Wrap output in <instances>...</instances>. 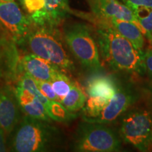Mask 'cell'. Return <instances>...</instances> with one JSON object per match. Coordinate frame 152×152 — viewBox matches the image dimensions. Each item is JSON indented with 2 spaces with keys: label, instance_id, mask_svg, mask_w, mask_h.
<instances>
[{
  "label": "cell",
  "instance_id": "6",
  "mask_svg": "<svg viewBox=\"0 0 152 152\" xmlns=\"http://www.w3.org/2000/svg\"><path fill=\"white\" fill-rule=\"evenodd\" d=\"M120 138L140 151H152V107L134 108L122 115Z\"/></svg>",
  "mask_w": 152,
  "mask_h": 152
},
{
  "label": "cell",
  "instance_id": "17",
  "mask_svg": "<svg viewBox=\"0 0 152 152\" xmlns=\"http://www.w3.org/2000/svg\"><path fill=\"white\" fill-rule=\"evenodd\" d=\"M46 110L51 119L58 122H68L76 117L75 113L68 111L58 101L50 100Z\"/></svg>",
  "mask_w": 152,
  "mask_h": 152
},
{
  "label": "cell",
  "instance_id": "4",
  "mask_svg": "<svg viewBox=\"0 0 152 152\" xmlns=\"http://www.w3.org/2000/svg\"><path fill=\"white\" fill-rule=\"evenodd\" d=\"M94 35V28L84 23H74L66 26L63 35L64 42L74 57L92 73L103 70Z\"/></svg>",
  "mask_w": 152,
  "mask_h": 152
},
{
  "label": "cell",
  "instance_id": "14",
  "mask_svg": "<svg viewBox=\"0 0 152 152\" xmlns=\"http://www.w3.org/2000/svg\"><path fill=\"white\" fill-rule=\"evenodd\" d=\"M120 83L113 75L101 72L93 73L87 80L86 92L89 96L111 99L119 88Z\"/></svg>",
  "mask_w": 152,
  "mask_h": 152
},
{
  "label": "cell",
  "instance_id": "25",
  "mask_svg": "<svg viewBox=\"0 0 152 152\" xmlns=\"http://www.w3.org/2000/svg\"><path fill=\"white\" fill-rule=\"evenodd\" d=\"M144 61L146 73L152 80V47L147 48L144 52Z\"/></svg>",
  "mask_w": 152,
  "mask_h": 152
},
{
  "label": "cell",
  "instance_id": "19",
  "mask_svg": "<svg viewBox=\"0 0 152 152\" xmlns=\"http://www.w3.org/2000/svg\"><path fill=\"white\" fill-rule=\"evenodd\" d=\"M142 28L149 36L147 40L152 47V8L139 7L132 10Z\"/></svg>",
  "mask_w": 152,
  "mask_h": 152
},
{
  "label": "cell",
  "instance_id": "22",
  "mask_svg": "<svg viewBox=\"0 0 152 152\" xmlns=\"http://www.w3.org/2000/svg\"><path fill=\"white\" fill-rule=\"evenodd\" d=\"M35 80L39 90L45 96H47L49 100L58 101L59 102V99L55 93L50 82L37 80Z\"/></svg>",
  "mask_w": 152,
  "mask_h": 152
},
{
  "label": "cell",
  "instance_id": "8",
  "mask_svg": "<svg viewBox=\"0 0 152 152\" xmlns=\"http://www.w3.org/2000/svg\"><path fill=\"white\" fill-rule=\"evenodd\" d=\"M0 23L11 34L15 40H20L27 35L33 22L14 1H0Z\"/></svg>",
  "mask_w": 152,
  "mask_h": 152
},
{
  "label": "cell",
  "instance_id": "21",
  "mask_svg": "<svg viewBox=\"0 0 152 152\" xmlns=\"http://www.w3.org/2000/svg\"><path fill=\"white\" fill-rule=\"evenodd\" d=\"M18 85L22 87L23 88L26 89V90L29 91L30 92H31L32 94L35 95L36 97L43 104L45 109H47V108L49 106V102H50V100L47 96H45L41 92V91L39 90L35 78H33V77H31L30 75L26 73L21 77Z\"/></svg>",
  "mask_w": 152,
  "mask_h": 152
},
{
  "label": "cell",
  "instance_id": "12",
  "mask_svg": "<svg viewBox=\"0 0 152 152\" xmlns=\"http://www.w3.org/2000/svg\"><path fill=\"white\" fill-rule=\"evenodd\" d=\"M20 106L16 94L0 87V127L7 133L13 132L20 119Z\"/></svg>",
  "mask_w": 152,
  "mask_h": 152
},
{
  "label": "cell",
  "instance_id": "2",
  "mask_svg": "<svg viewBox=\"0 0 152 152\" xmlns=\"http://www.w3.org/2000/svg\"><path fill=\"white\" fill-rule=\"evenodd\" d=\"M26 36L32 53L45 58L62 71H73L74 64L68 54L60 32L56 27L36 26Z\"/></svg>",
  "mask_w": 152,
  "mask_h": 152
},
{
  "label": "cell",
  "instance_id": "26",
  "mask_svg": "<svg viewBox=\"0 0 152 152\" xmlns=\"http://www.w3.org/2000/svg\"><path fill=\"white\" fill-rule=\"evenodd\" d=\"M7 151L4 137V131L0 127V152Z\"/></svg>",
  "mask_w": 152,
  "mask_h": 152
},
{
  "label": "cell",
  "instance_id": "3",
  "mask_svg": "<svg viewBox=\"0 0 152 152\" xmlns=\"http://www.w3.org/2000/svg\"><path fill=\"white\" fill-rule=\"evenodd\" d=\"M48 122L28 115L24 117L13 137V151L40 152L54 148L59 138V132Z\"/></svg>",
  "mask_w": 152,
  "mask_h": 152
},
{
  "label": "cell",
  "instance_id": "11",
  "mask_svg": "<svg viewBox=\"0 0 152 152\" xmlns=\"http://www.w3.org/2000/svg\"><path fill=\"white\" fill-rule=\"evenodd\" d=\"M21 69L16 44L8 38L0 37V80H16Z\"/></svg>",
  "mask_w": 152,
  "mask_h": 152
},
{
  "label": "cell",
  "instance_id": "29",
  "mask_svg": "<svg viewBox=\"0 0 152 152\" xmlns=\"http://www.w3.org/2000/svg\"><path fill=\"white\" fill-rule=\"evenodd\" d=\"M20 1H23V0H20Z\"/></svg>",
  "mask_w": 152,
  "mask_h": 152
},
{
  "label": "cell",
  "instance_id": "28",
  "mask_svg": "<svg viewBox=\"0 0 152 152\" xmlns=\"http://www.w3.org/2000/svg\"><path fill=\"white\" fill-rule=\"evenodd\" d=\"M0 1H14V0H0Z\"/></svg>",
  "mask_w": 152,
  "mask_h": 152
},
{
  "label": "cell",
  "instance_id": "7",
  "mask_svg": "<svg viewBox=\"0 0 152 152\" xmlns=\"http://www.w3.org/2000/svg\"><path fill=\"white\" fill-rule=\"evenodd\" d=\"M140 94L132 83H120L119 88L97 116L84 121L107 124L121 117L139 99Z\"/></svg>",
  "mask_w": 152,
  "mask_h": 152
},
{
  "label": "cell",
  "instance_id": "10",
  "mask_svg": "<svg viewBox=\"0 0 152 152\" xmlns=\"http://www.w3.org/2000/svg\"><path fill=\"white\" fill-rule=\"evenodd\" d=\"M45 7L30 16L34 25L58 27L72 14L68 0H45Z\"/></svg>",
  "mask_w": 152,
  "mask_h": 152
},
{
  "label": "cell",
  "instance_id": "23",
  "mask_svg": "<svg viewBox=\"0 0 152 152\" xmlns=\"http://www.w3.org/2000/svg\"><path fill=\"white\" fill-rule=\"evenodd\" d=\"M23 5L30 14H33L45 7V0H23Z\"/></svg>",
  "mask_w": 152,
  "mask_h": 152
},
{
  "label": "cell",
  "instance_id": "15",
  "mask_svg": "<svg viewBox=\"0 0 152 152\" xmlns=\"http://www.w3.org/2000/svg\"><path fill=\"white\" fill-rule=\"evenodd\" d=\"M106 20L121 35L130 41L136 49L143 50L145 45V37L142 29L137 25L132 22L120 19Z\"/></svg>",
  "mask_w": 152,
  "mask_h": 152
},
{
  "label": "cell",
  "instance_id": "27",
  "mask_svg": "<svg viewBox=\"0 0 152 152\" xmlns=\"http://www.w3.org/2000/svg\"><path fill=\"white\" fill-rule=\"evenodd\" d=\"M147 92L148 94V98L149 99L150 106L152 107V83L147 87Z\"/></svg>",
  "mask_w": 152,
  "mask_h": 152
},
{
  "label": "cell",
  "instance_id": "20",
  "mask_svg": "<svg viewBox=\"0 0 152 152\" xmlns=\"http://www.w3.org/2000/svg\"><path fill=\"white\" fill-rule=\"evenodd\" d=\"M20 108L28 116L49 122L50 121L51 118L47 113L45 106L37 98L35 99L29 104L20 106Z\"/></svg>",
  "mask_w": 152,
  "mask_h": 152
},
{
  "label": "cell",
  "instance_id": "1",
  "mask_svg": "<svg viewBox=\"0 0 152 152\" xmlns=\"http://www.w3.org/2000/svg\"><path fill=\"white\" fill-rule=\"evenodd\" d=\"M91 23L94 28L99 50L108 66L114 71L143 75L146 73L144 50L136 49L105 18L92 13L74 12Z\"/></svg>",
  "mask_w": 152,
  "mask_h": 152
},
{
  "label": "cell",
  "instance_id": "9",
  "mask_svg": "<svg viewBox=\"0 0 152 152\" xmlns=\"http://www.w3.org/2000/svg\"><path fill=\"white\" fill-rule=\"evenodd\" d=\"M91 13L99 18L106 19H120L134 23L141 28L144 37L149 36L139 23L133 11L118 0H86Z\"/></svg>",
  "mask_w": 152,
  "mask_h": 152
},
{
  "label": "cell",
  "instance_id": "5",
  "mask_svg": "<svg viewBox=\"0 0 152 152\" xmlns=\"http://www.w3.org/2000/svg\"><path fill=\"white\" fill-rule=\"evenodd\" d=\"M121 139L106 124L84 121L77 127L73 150L78 152H115L121 149Z\"/></svg>",
  "mask_w": 152,
  "mask_h": 152
},
{
  "label": "cell",
  "instance_id": "18",
  "mask_svg": "<svg viewBox=\"0 0 152 152\" xmlns=\"http://www.w3.org/2000/svg\"><path fill=\"white\" fill-rule=\"evenodd\" d=\"M50 83L57 96L59 99V102H61L68 94L75 82L72 80L61 70L54 76Z\"/></svg>",
  "mask_w": 152,
  "mask_h": 152
},
{
  "label": "cell",
  "instance_id": "13",
  "mask_svg": "<svg viewBox=\"0 0 152 152\" xmlns=\"http://www.w3.org/2000/svg\"><path fill=\"white\" fill-rule=\"evenodd\" d=\"M21 64L25 72L37 80L51 82L54 76L61 70L34 54L25 55L21 59Z\"/></svg>",
  "mask_w": 152,
  "mask_h": 152
},
{
  "label": "cell",
  "instance_id": "24",
  "mask_svg": "<svg viewBox=\"0 0 152 152\" xmlns=\"http://www.w3.org/2000/svg\"><path fill=\"white\" fill-rule=\"evenodd\" d=\"M131 10L139 7L152 8V0H121Z\"/></svg>",
  "mask_w": 152,
  "mask_h": 152
},
{
  "label": "cell",
  "instance_id": "16",
  "mask_svg": "<svg viewBox=\"0 0 152 152\" xmlns=\"http://www.w3.org/2000/svg\"><path fill=\"white\" fill-rule=\"evenodd\" d=\"M87 97L81 87L77 83H74L71 89L65 97L61 101V103L72 113L83 109L86 104Z\"/></svg>",
  "mask_w": 152,
  "mask_h": 152
}]
</instances>
